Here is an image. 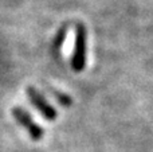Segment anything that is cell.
Returning <instances> with one entry per match:
<instances>
[{
  "label": "cell",
  "instance_id": "3",
  "mask_svg": "<svg viewBox=\"0 0 153 152\" xmlns=\"http://www.w3.org/2000/svg\"><path fill=\"white\" fill-rule=\"evenodd\" d=\"M26 93H27V96H28L31 104L36 108V110H39V112L42 113L43 117L47 118V120H50V121L55 120L56 118V110L48 104L47 100L43 97V94L40 93V92H38L34 86H28V88L26 89Z\"/></svg>",
  "mask_w": 153,
  "mask_h": 152
},
{
  "label": "cell",
  "instance_id": "2",
  "mask_svg": "<svg viewBox=\"0 0 153 152\" xmlns=\"http://www.w3.org/2000/svg\"><path fill=\"white\" fill-rule=\"evenodd\" d=\"M12 116L15 117V120L26 129L30 133V136L34 140H39L43 136V128L40 125H38L34 120H32L31 115L27 110H24L22 107H13L12 108Z\"/></svg>",
  "mask_w": 153,
  "mask_h": 152
},
{
  "label": "cell",
  "instance_id": "1",
  "mask_svg": "<svg viewBox=\"0 0 153 152\" xmlns=\"http://www.w3.org/2000/svg\"><path fill=\"white\" fill-rule=\"evenodd\" d=\"M86 62V30L82 24L76 26L75 46L71 58V69L74 72H82Z\"/></svg>",
  "mask_w": 153,
  "mask_h": 152
},
{
  "label": "cell",
  "instance_id": "4",
  "mask_svg": "<svg viewBox=\"0 0 153 152\" xmlns=\"http://www.w3.org/2000/svg\"><path fill=\"white\" fill-rule=\"evenodd\" d=\"M47 90H50V93L53 94L54 97H55V100L58 102H61L62 105H65V107H67V105H71V98H70L67 94H65V93H62V92H58V90H55L54 88H50L48 86L47 88Z\"/></svg>",
  "mask_w": 153,
  "mask_h": 152
}]
</instances>
